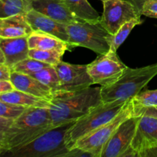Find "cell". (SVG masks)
Returning <instances> with one entry per match:
<instances>
[{
    "mask_svg": "<svg viewBox=\"0 0 157 157\" xmlns=\"http://www.w3.org/2000/svg\"><path fill=\"white\" fill-rule=\"evenodd\" d=\"M52 127L48 107H29L0 136V155L25 146Z\"/></svg>",
    "mask_w": 157,
    "mask_h": 157,
    "instance_id": "1",
    "label": "cell"
},
{
    "mask_svg": "<svg viewBox=\"0 0 157 157\" xmlns=\"http://www.w3.org/2000/svg\"><path fill=\"white\" fill-rule=\"evenodd\" d=\"M102 102L101 87L56 94L48 107L52 127L78 121Z\"/></svg>",
    "mask_w": 157,
    "mask_h": 157,
    "instance_id": "2",
    "label": "cell"
},
{
    "mask_svg": "<svg viewBox=\"0 0 157 157\" xmlns=\"http://www.w3.org/2000/svg\"><path fill=\"white\" fill-rule=\"evenodd\" d=\"M75 121L52 127L25 146L6 152L11 157H67L70 149L66 143L67 133Z\"/></svg>",
    "mask_w": 157,
    "mask_h": 157,
    "instance_id": "3",
    "label": "cell"
},
{
    "mask_svg": "<svg viewBox=\"0 0 157 157\" xmlns=\"http://www.w3.org/2000/svg\"><path fill=\"white\" fill-rule=\"evenodd\" d=\"M127 101L128 100H115L110 102H102L93 107L87 114L75 121L68 130L66 138L67 147L71 150L78 141L112 121L123 110Z\"/></svg>",
    "mask_w": 157,
    "mask_h": 157,
    "instance_id": "4",
    "label": "cell"
},
{
    "mask_svg": "<svg viewBox=\"0 0 157 157\" xmlns=\"http://www.w3.org/2000/svg\"><path fill=\"white\" fill-rule=\"evenodd\" d=\"M156 75L157 63L138 68L128 67L117 82L107 87H101L102 101H127L133 98L139 94Z\"/></svg>",
    "mask_w": 157,
    "mask_h": 157,
    "instance_id": "5",
    "label": "cell"
},
{
    "mask_svg": "<svg viewBox=\"0 0 157 157\" xmlns=\"http://www.w3.org/2000/svg\"><path fill=\"white\" fill-rule=\"evenodd\" d=\"M68 44L71 47H83L98 55H104L110 51L107 40L109 32L98 21H78L67 25Z\"/></svg>",
    "mask_w": 157,
    "mask_h": 157,
    "instance_id": "6",
    "label": "cell"
},
{
    "mask_svg": "<svg viewBox=\"0 0 157 157\" xmlns=\"http://www.w3.org/2000/svg\"><path fill=\"white\" fill-rule=\"evenodd\" d=\"M133 116H136L134 98L128 100L123 110L116 117L100 127L93 133L78 141L72 149L79 148L90 153L93 157H101L106 144L114 134L118 127L126 120Z\"/></svg>",
    "mask_w": 157,
    "mask_h": 157,
    "instance_id": "7",
    "label": "cell"
},
{
    "mask_svg": "<svg viewBox=\"0 0 157 157\" xmlns=\"http://www.w3.org/2000/svg\"><path fill=\"white\" fill-rule=\"evenodd\" d=\"M87 65L93 84H99L101 87L114 84L128 68L120 59L117 52L110 50L107 54L99 55L94 61Z\"/></svg>",
    "mask_w": 157,
    "mask_h": 157,
    "instance_id": "8",
    "label": "cell"
},
{
    "mask_svg": "<svg viewBox=\"0 0 157 157\" xmlns=\"http://www.w3.org/2000/svg\"><path fill=\"white\" fill-rule=\"evenodd\" d=\"M103 4L104 11L101 22L110 35L116 34L130 20L141 18L140 12L128 0H106Z\"/></svg>",
    "mask_w": 157,
    "mask_h": 157,
    "instance_id": "9",
    "label": "cell"
},
{
    "mask_svg": "<svg viewBox=\"0 0 157 157\" xmlns=\"http://www.w3.org/2000/svg\"><path fill=\"white\" fill-rule=\"evenodd\" d=\"M140 117L133 116L121 124L106 144L101 157H135L131 144Z\"/></svg>",
    "mask_w": 157,
    "mask_h": 157,
    "instance_id": "10",
    "label": "cell"
},
{
    "mask_svg": "<svg viewBox=\"0 0 157 157\" xmlns=\"http://www.w3.org/2000/svg\"><path fill=\"white\" fill-rule=\"evenodd\" d=\"M55 67L61 81L60 92L84 90L94 84L87 71V65L73 64L61 61Z\"/></svg>",
    "mask_w": 157,
    "mask_h": 157,
    "instance_id": "11",
    "label": "cell"
},
{
    "mask_svg": "<svg viewBox=\"0 0 157 157\" xmlns=\"http://www.w3.org/2000/svg\"><path fill=\"white\" fill-rule=\"evenodd\" d=\"M157 145V117L141 115L131 144L135 157Z\"/></svg>",
    "mask_w": 157,
    "mask_h": 157,
    "instance_id": "12",
    "label": "cell"
},
{
    "mask_svg": "<svg viewBox=\"0 0 157 157\" xmlns=\"http://www.w3.org/2000/svg\"><path fill=\"white\" fill-rule=\"evenodd\" d=\"M32 8L63 24L84 21L75 16L63 0H32Z\"/></svg>",
    "mask_w": 157,
    "mask_h": 157,
    "instance_id": "13",
    "label": "cell"
},
{
    "mask_svg": "<svg viewBox=\"0 0 157 157\" xmlns=\"http://www.w3.org/2000/svg\"><path fill=\"white\" fill-rule=\"evenodd\" d=\"M26 18L35 32H41L54 35L68 43L67 25L58 22L35 9L28 12Z\"/></svg>",
    "mask_w": 157,
    "mask_h": 157,
    "instance_id": "14",
    "label": "cell"
},
{
    "mask_svg": "<svg viewBox=\"0 0 157 157\" xmlns=\"http://www.w3.org/2000/svg\"><path fill=\"white\" fill-rule=\"evenodd\" d=\"M28 37L0 38V50L6 56V64L12 69L15 64L29 58Z\"/></svg>",
    "mask_w": 157,
    "mask_h": 157,
    "instance_id": "15",
    "label": "cell"
},
{
    "mask_svg": "<svg viewBox=\"0 0 157 157\" xmlns=\"http://www.w3.org/2000/svg\"><path fill=\"white\" fill-rule=\"evenodd\" d=\"M11 81L17 90L51 101L54 97L52 90L34 77L25 74L12 71Z\"/></svg>",
    "mask_w": 157,
    "mask_h": 157,
    "instance_id": "16",
    "label": "cell"
},
{
    "mask_svg": "<svg viewBox=\"0 0 157 157\" xmlns=\"http://www.w3.org/2000/svg\"><path fill=\"white\" fill-rule=\"evenodd\" d=\"M33 32L26 15H16L0 18V38L29 37Z\"/></svg>",
    "mask_w": 157,
    "mask_h": 157,
    "instance_id": "17",
    "label": "cell"
},
{
    "mask_svg": "<svg viewBox=\"0 0 157 157\" xmlns=\"http://www.w3.org/2000/svg\"><path fill=\"white\" fill-rule=\"evenodd\" d=\"M28 41L30 49L58 50L65 52L71 47L68 43L60 39L58 37L44 32L35 31L28 37Z\"/></svg>",
    "mask_w": 157,
    "mask_h": 157,
    "instance_id": "18",
    "label": "cell"
},
{
    "mask_svg": "<svg viewBox=\"0 0 157 157\" xmlns=\"http://www.w3.org/2000/svg\"><path fill=\"white\" fill-rule=\"evenodd\" d=\"M0 101L28 107H48L50 101L15 89L9 93L0 94Z\"/></svg>",
    "mask_w": 157,
    "mask_h": 157,
    "instance_id": "19",
    "label": "cell"
},
{
    "mask_svg": "<svg viewBox=\"0 0 157 157\" xmlns=\"http://www.w3.org/2000/svg\"><path fill=\"white\" fill-rule=\"evenodd\" d=\"M71 12L76 17L87 21L101 20L100 14L92 7L87 0H63Z\"/></svg>",
    "mask_w": 157,
    "mask_h": 157,
    "instance_id": "20",
    "label": "cell"
},
{
    "mask_svg": "<svg viewBox=\"0 0 157 157\" xmlns=\"http://www.w3.org/2000/svg\"><path fill=\"white\" fill-rule=\"evenodd\" d=\"M32 9V0H0V18L26 15Z\"/></svg>",
    "mask_w": 157,
    "mask_h": 157,
    "instance_id": "21",
    "label": "cell"
},
{
    "mask_svg": "<svg viewBox=\"0 0 157 157\" xmlns=\"http://www.w3.org/2000/svg\"><path fill=\"white\" fill-rule=\"evenodd\" d=\"M142 21L143 20L141 19V18H133V19L130 20V21L124 24L117 32L116 34H114V35L109 34L107 36V40L109 46H110V50L113 51V52H117L118 48L125 41V40L129 36L133 29H134V27H136V25L142 24Z\"/></svg>",
    "mask_w": 157,
    "mask_h": 157,
    "instance_id": "22",
    "label": "cell"
},
{
    "mask_svg": "<svg viewBox=\"0 0 157 157\" xmlns=\"http://www.w3.org/2000/svg\"><path fill=\"white\" fill-rule=\"evenodd\" d=\"M30 75L48 86L52 90L54 95L61 91V81L55 66H48Z\"/></svg>",
    "mask_w": 157,
    "mask_h": 157,
    "instance_id": "23",
    "label": "cell"
},
{
    "mask_svg": "<svg viewBox=\"0 0 157 157\" xmlns=\"http://www.w3.org/2000/svg\"><path fill=\"white\" fill-rule=\"evenodd\" d=\"M64 52L58 50H39V49H29V57L38 61L47 63L51 65H56L62 61V56Z\"/></svg>",
    "mask_w": 157,
    "mask_h": 157,
    "instance_id": "24",
    "label": "cell"
},
{
    "mask_svg": "<svg viewBox=\"0 0 157 157\" xmlns=\"http://www.w3.org/2000/svg\"><path fill=\"white\" fill-rule=\"evenodd\" d=\"M48 66H51V64L38 61V60L29 57V58H25L23 61H20L18 64H15L11 70H12V71L30 75L32 74L41 70V69L44 68V67H48Z\"/></svg>",
    "mask_w": 157,
    "mask_h": 157,
    "instance_id": "25",
    "label": "cell"
},
{
    "mask_svg": "<svg viewBox=\"0 0 157 157\" xmlns=\"http://www.w3.org/2000/svg\"><path fill=\"white\" fill-rule=\"evenodd\" d=\"M29 107L0 101V116L16 120Z\"/></svg>",
    "mask_w": 157,
    "mask_h": 157,
    "instance_id": "26",
    "label": "cell"
},
{
    "mask_svg": "<svg viewBox=\"0 0 157 157\" xmlns=\"http://www.w3.org/2000/svg\"><path fill=\"white\" fill-rule=\"evenodd\" d=\"M133 98L136 104L141 107H157V89L140 92Z\"/></svg>",
    "mask_w": 157,
    "mask_h": 157,
    "instance_id": "27",
    "label": "cell"
},
{
    "mask_svg": "<svg viewBox=\"0 0 157 157\" xmlns=\"http://www.w3.org/2000/svg\"><path fill=\"white\" fill-rule=\"evenodd\" d=\"M140 14L149 18H157V0L146 1L143 5Z\"/></svg>",
    "mask_w": 157,
    "mask_h": 157,
    "instance_id": "28",
    "label": "cell"
},
{
    "mask_svg": "<svg viewBox=\"0 0 157 157\" xmlns=\"http://www.w3.org/2000/svg\"><path fill=\"white\" fill-rule=\"evenodd\" d=\"M135 113L136 116L146 115V116L157 117V107H141L135 103Z\"/></svg>",
    "mask_w": 157,
    "mask_h": 157,
    "instance_id": "29",
    "label": "cell"
},
{
    "mask_svg": "<svg viewBox=\"0 0 157 157\" xmlns=\"http://www.w3.org/2000/svg\"><path fill=\"white\" fill-rule=\"evenodd\" d=\"M15 87L12 81H0V94L9 93L15 90Z\"/></svg>",
    "mask_w": 157,
    "mask_h": 157,
    "instance_id": "30",
    "label": "cell"
},
{
    "mask_svg": "<svg viewBox=\"0 0 157 157\" xmlns=\"http://www.w3.org/2000/svg\"><path fill=\"white\" fill-rule=\"evenodd\" d=\"M15 120L0 116V136L3 134L13 124Z\"/></svg>",
    "mask_w": 157,
    "mask_h": 157,
    "instance_id": "31",
    "label": "cell"
},
{
    "mask_svg": "<svg viewBox=\"0 0 157 157\" xmlns=\"http://www.w3.org/2000/svg\"><path fill=\"white\" fill-rule=\"evenodd\" d=\"M12 70L6 64H0V81H10Z\"/></svg>",
    "mask_w": 157,
    "mask_h": 157,
    "instance_id": "32",
    "label": "cell"
},
{
    "mask_svg": "<svg viewBox=\"0 0 157 157\" xmlns=\"http://www.w3.org/2000/svg\"><path fill=\"white\" fill-rule=\"evenodd\" d=\"M140 157H157V145L146 150Z\"/></svg>",
    "mask_w": 157,
    "mask_h": 157,
    "instance_id": "33",
    "label": "cell"
},
{
    "mask_svg": "<svg viewBox=\"0 0 157 157\" xmlns=\"http://www.w3.org/2000/svg\"><path fill=\"white\" fill-rule=\"evenodd\" d=\"M128 1H130V2L133 3V4L136 6V9H138V11L140 12L141 9H142L143 7V5H144V2H145L146 1H147V0H128Z\"/></svg>",
    "mask_w": 157,
    "mask_h": 157,
    "instance_id": "34",
    "label": "cell"
},
{
    "mask_svg": "<svg viewBox=\"0 0 157 157\" xmlns=\"http://www.w3.org/2000/svg\"><path fill=\"white\" fill-rule=\"evenodd\" d=\"M0 64H6V56L1 50H0Z\"/></svg>",
    "mask_w": 157,
    "mask_h": 157,
    "instance_id": "35",
    "label": "cell"
},
{
    "mask_svg": "<svg viewBox=\"0 0 157 157\" xmlns=\"http://www.w3.org/2000/svg\"><path fill=\"white\" fill-rule=\"evenodd\" d=\"M101 2H104V1H106V0H101Z\"/></svg>",
    "mask_w": 157,
    "mask_h": 157,
    "instance_id": "36",
    "label": "cell"
}]
</instances>
